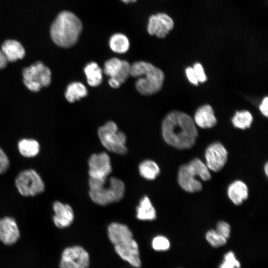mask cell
Returning a JSON list of instances; mask_svg holds the SVG:
<instances>
[{
	"label": "cell",
	"instance_id": "35",
	"mask_svg": "<svg viewBox=\"0 0 268 268\" xmlns=\"http://www.w3.org/2000/svg\"><path fill=\"white\" fill-rule=\"evenodd\" d=\"M186 73L188 80L192 84L198 85L199 84V81L195 75L193 67H188L186 69Z\"/></svg>",
	"mask_w": 268,
	"mask_h": 268
},
{
	"label": "cell",
	"instance_id": "19",
	"mask_svg": "<svg viewBox=\"0 0 268 268\" xmlns=\"http://www.w3.org/2000/svg\"><path fill=\"white\" fill-rule=\"evenodd\" d=\"M194 122L203 129L210 128L215 126L216 119L211 107L205 105L200 107L195 114Z\"/></svg>",
	"mask_w": 268,
	"mask_h": 268
},
{
	"label": "cell",
	"instance_id": "1",
	"mask_svg": "<svg viewBox=\"0 0 268 268\" xmlns=\"http://www.w3.org/2000/svg\"><path fill=\"white\" fill-rule=\"evenodd\" d=\"M162 133L167 144L179 149L193 147L198 136L194 121L188 115L179 111L171 112L164 118Z\"/></svg>",
	"mask_w": 268,
	"mask_h": 268
},
{
	"label": "cell",
	"instance_id": "7",
	"mask_svg": "<svg viewBox=\"0 0 268 268\" xmlns=\"http://www.w3.org/2000/svg\"><path fill=\"white\" fill-rule=\"evenodd\" d=\"M23 82L29 90L37 92L51 83V72L41 62H37L23 70Z\"/></svg>",
	"mask_w": 268,
	"mask_h": 268
},
{
	"label": "cell",
	"instance_id": "39",
	"mask_svg": "<svg viewBox=\"0 0 268 268\" xmlns=\"http://www.w3.org/2000/svg\"><path fill=\"white\" fill-rule=\"evenodd\" d=\"M121 0L122 2H123L124 3L128 4V3H129L135 2L137 0Z\"/></svg>",
	"mask_w": 268,
	"mask_h": 268
},
{
	"label": "cell",
	"instance_id": "10",
	"mask_svg": "<svg viewBox=\"0 0 268 268\" xmlns=\"http://www.w3.org/2000/svg\"><path fill=\"white\" fill-rule=\"evenodd\" d=\"M228 152L220 142L210 144L205 152V164L209 170L216 172L222 169L226 164Z\"/></svg>",
	"mask_w": 268,
	"mask_h": 268
},
{
	"label": "cell",
	"instance_id": "20",
	"mask_svg": "<svg viewBox=\"0 0 268 268\" xmlns=\"http://www.w3.org/2000/svg\"><path fill=\"white\" fill-rule=\"evenodd\" d=\"M1 50L6 57L8 62H15L22 59L25 56V50L17 41L7 40L1 46Z\"/></svg>",
	"mask_w": 268,
	"mask_h": 268
},
{
	"label": "cell",
	"instance_id": "34",
	"mask_svg": "<svg viewBox=\"0 0 268 268\" xmlns=\"http://www.w3.org/2000/svg\"><path fill=\"white\" fill-rule=\"evenodd\" d=\"M193 68L199 82H204L206 80V75L201 64L195 63Z\"/></svg>",
	"mask_w": 268,
	"mask_h": 268
},
{
	"label": "cell",
	"instance_id": "2",
	"mask_svg": "<svg viewBox=\"0 0 268 268\" xmlns=\"http://www.w3.org/2000/svg\"><path fill=\"white\" fill-rule=\"evenodd\" d=\"M82 29L81 21L74 13L63 11L52 23L50 34L56 45L63 48H70L77 43Z\"/></svg>",
	"mask_w": 268,
	"mask_h": 268
},
{
	"label": "cell",
	"instance_id": "21",
	"mask_svg": "<svg viewBox=\"0 0 268 268\" xmlns=\"http://www.w3.org/2000/svg\"><path fill=\"white\" fill-rule=\"evenodd\" d=\"M136 216L138 219L151 221L156 217V212L150 199L144 196L141 199L136 209Z\"/></svg>",
	"mask_w": 268,
	"mask_h": 268
},
{
	"label": "cell",
	"instance_id": "14",
	"mask_svg": "<svg viewBox=\"0 0 268 268\" xmlns=\"http://www.w3.org/2000/svg\"><path fill=\"white\" fill-rule=\"evenodd\" d=\"M20 238V231L14 218L5 216L0 218V241L6 245L15 243Z\"/></svg>",
	"mask_w": 268,
	"mask_h": 268
},
{
	"label": "cell",
	"instance_id": "23",
	"mask_svg": "<svg viewBox=\"0 0 268 268\" xmlns=\"http://www.w3.org/2000/svg\"><path fill=\"white\" fill-rule=\"evenodd\" d=\"M39 142L33 139L24 138L18 143V149L20 154L25 158H33L40 152Z\"/></svg>",
	"mask_w": 268,
	"mask_h": 268
},
{
	"label": "cell",
	"instance_id": "36",
	"mask_svg": "<svg viewBox=\"0 0 268 268\" xmlns=\"http://www.w3.org/2000/svg\"><path fill=\"white\" fill-rule=\"evenodd\" d=\"M268 98L267 97L264 98L260 106V110L262 113L265 116H268Z\"/></svg>",
	"mask_w": 268,
	"mask_h": 268
},
{
	"label": "cell",
	"instance_id": "5",
	"mask_svg": "<svg viewBox=\"0 0 268 268\" xmlns=\"http://www.w3.org/2000/svg\"><path fill=\"white\" fill-rule=\"evenodd\" d=\"M98 134L102 144L108 150L119 154H124L127 152L126 135L119 131L117 125L114 122L108 121L100 127Z\"/></svg>",
	"mask_w": 268,
	"mask_h": 268
},
{
	"label": "cell",
	"instance_id": "12",
	"mask_svg": "<svg viewBox=\"0 0 268 268\" xmlns=\"http://www.w3.org/2000/svg\"><path fill=\"white\" fill-rule=\"evenodd\" d=\"M131 65L125 60L113 58L104 64L103 71L110 78L124 83L130 75Z\"/></svg>",
	"mask_w": 268,
	"mask_h": 268
},
{
	"label": "cell",
	"instance_id": "27",
	"mask_svg": "<svg viewBox=\"0 0 268 268\" xmlns=\"http://www.w3.org/2000/svg\"><path fill=\"white\" fill-rule=\"evenodd\" d=\"M188 164L202 180L207 181L210 179L211 175L209 169L206 164L200 159L195 158Z\"/></svg>",
	"mask_w": 268,
	"mask_h": 268
},
{
	"label": "cell",
	"instance_id": "38",
	"mask_svg": "<svg viewBox=\"0 0 268 268\" xmlns=\"http://www.w3.org/2000/svg\"><path fill=\"white\" fill-rule=\"evenodd\" d=\"M108 83L113 88H119L121 85L117 80L111 78L108 80Z\"/></svg>",
	"mask_w": 268,
	"mask_h": 268
},
{
	"label": "cell",
	"instance_id": "15",
	"mask_svg": "<svg viewBox=\"0 0 268 268\" xmlns=\"http://www.w3.org/2000/svg\"><path fill=\"white\" fill-rule=\"evenodd\" d=\"M52 208L54 212L52 220L57 228H65L73 222L74 213L69 204L57 201L53 202Z\"/></svg>",
	"mask_w": 268,
	"mask_h": 268
},
{
	"label": "cell",
	"instance_id": "26",
	"mask_svg": "<svg viewBox=\"0 0 268 268\" xmlns=\"http://www.w3.org/2000/svg\"><path fill=\"white\" fill-rule=\"evenodd\" d=\"M140 175L148 180L155 179L160 173V168L156 162L151 160L141 162L138 167Z\"/></svg>",
	"mask_w": 268,
	"mask_h": 268
},
{
	"label": "cell",
	"instance_id": "22",
	"mask_svg": "<svg viewBox=\"0 0 268 268\" xmlns=\"http://www.w3.org/2000/svg\"><path fill=\"white\" fill-rule=\"evenodd\" d=\"M84 72L89 85L96 87L102 81V70L98 64L92 62L88 63L84 68Z\"/></svg>",
	"mask_w": 268,
	"mask_h": 268
},
{
	"label": "cell",
	"instance_id": "29",
	"mask_svg": "<svg viewBox=\"0 0 268 268\" xmlns=\"http://www.w3.org/2000/svg\"><path fill=\"white\" fill-rule=\"evenodd\" d=\"M205 239L210 245L214 248L222 247L227 243V240L214 230L208 231L205 234Z\"/></svg>",
	"mask_w": 268,
	"mask_h": 268
},
{
	"label": "cell",
	"instance_id": "9",
	"mask_svg": "<svg viewBox=\"0 0 268 268\" xmlns=\"http://www.w3.org/2000/svg\"><path fill=\"white\" fill-rule=\"evenodd\" d=\"M89 178L104 179L108 177L112 169L111 160L105 152L94 153L91 155L88 162Z\"/></svg>",
	"mask_w": 268,
	"mask_h": 268
},
{
	"label": "cell",
	"instance_id": "11",
	"mask_svg": "<svg viewBox=\"0 0 268 268\" xmlns=\"http://www.w3.org/2000/svg\"><path fill=\"white\" fill-rule=\"evenodd\" d=\"M174 26V21L170 16L165 13H158L149 17L147 30L150 35L164 38L173 29Z\"/></svg>",
	"mask_w": 268,
	"mask_h": 268
},
{
	"label": "cell",
	"instance_id": "18",
	"mask_svg": "<svg viewBox=\"0 0 268 268\" xmlns=\"http://www.w3.org/2000/svg\"><path fill=\"white\" fill-rule=\"evenodd\" d=\"M227 195L234 204L237 205H240L248 197V187L242 181H235L228 186Z\"/></svg>",
	"mask_w": 268,
	"mask_h": 268
},
{
	"label": "cell",
	"instance_id": "24",
	"mask_svg": "<svg viewBox=\"0 0 268 268\" xmlns=\"http://www.w3.org/2000/svg\"><path fill=\"white\" fill-rule=\"evenodd\" d=\"M85 86L80 82H73L68 85L65 92V97L68 102L73 103L87 95Z\"/></svg>",
	"mask_w": 268,
	"mask_h": 268
},
{
	"label": "cell",
	"instance_id": "17",
	"mask_svg": "<svg viewBox=\"0 0 268 268\" xmlns=\"http://www.w3.org/2000/svg\"><path fill=\"white\" fill-rule=\"evenodd\" d=\"M108 235L114 245L133 238V233L129 227L117 222L112 223L108 226Z\"/></svg>",
	"mask_w": 268,
	"mask_h": 268
},
{
	"label": "cell",
	"instance_id": "6",
	"mask_svg": "<svg viewBox=\"0 0 268 268\" xmlns=\"http://www.w3.org/2000/svg\"><path fill=\"white\" fill-rule=\"evenodd\" d=\"M18 193L24 197H35L45 190V183L40 175L33 169L20 171L14 180Z\"/></svg>",
	"mask_w": 268,
	"mask_h": 268
},
{
	"label": "cell",
	"instance_id": "3",
	"mask_svg": "<svg viewBox=\"0 0 268 268\" xmlns=\"http://www.w3.org/2000/svg\"><path fill=\"white\" fill-rule=\"evenodd\" d=\"M130 75L137 78L135 86L143 95H150L158 92L164 79V73L160 69L144 61L131 65Z\"/></svg>",
	"mask_w": 268,
	"mask_h": 268
},
{
	"label": "cell",
	"instance_id": "31",
	"mask_svg": "<svg viewBox=\"0 0 268 268\" xmlns=\"http://www.w3.org/2000/svg\"><path fill=\"white\" fill-rule=\"evenodd\" d=\"M152 246L154 250L163 251L168 250L170 246L169 240L164 236H157L152 241Z\"/></svg>",
	"mask_w": 268,
	"mask_h": 268
},
{
	"label": "cell",
	"instance_id": "25",
	"mask_svg": "<svg viewBox=\"0 0 268 268\" xmlns=\"http://www.w3.org/2000/svg\"><path fill=\"white\" fill-rule=\"evenodd\" d=\"M109 44L112 51L118 54H124L130 48L128 38L122 33L113 35L109 39Z\"/></svg>",
	"mask_w": 268,
	"mask_h": 268
},
{
	"label": "cell",
	"instance_id": "4",
	"mask_svg": "<svg viewBox=\"0 0 268 268\" xmlns=\"http://www.w3.org/2000/svg\"><path fill=\"white\" fill-rule=\"evenodd\" d=\"M89 194L92 201L101 205H106L120 201L124 197V182L114 177L104 179L89 178Z\"/></svg>",
	"mask_w": 268,
	"mask_h": 268
},
{
	"label": "cell",
	"instance_id": "30",
	"mask_svg": "<svg viewBox=\"0 0 268 268\" xmlns=\"http://www.w3.org/2000/svg\"><path fill=\"white\" fill-rule=\"evenodd\" d=\"M224 260L218 268H240L241 264L236 259L232 251H229L224 255Z\"/></svg>",
	"mask_w": 268,
	"mask_h": 268
},
{
	"label": "cell",
	"instance_id": "33",
	"mask_svg": "<svg viewBox=\"0 0 268 268\" xmlns=\"http://www.w3.org/2000/svg\"><path fill=\"white\" fill-rule=\"evenodd\" d=\"M9 167V159L5 152L0 147V174H5Z\"/></svg>",
	"mask_w": 268,
	"mask_h": 268
},
{
	"label": "cell",
	"instance_id": "16",
	"mask_svg": "<svg viewBox=\"0 0 268 268\" xmlns=\"http://www.w3.org/2000/svg\"><path fill=\"white\" fill-rule=\"evenodd\" d=\"M198 176L188 164L180 166L178 174V181L180 187L190 193L199 192L202 189V184L197 179Z\"/></svg>",
	"mask_w": 268,
	"mask_h": 268
},
{
	"label": "cell",
	"instance_id": "37",
	"mask_svg": "<svg viewBox=\"0 0 268 268\" xmlns=\"http://www.w3.org/2000/svg\"><path fill=\"white\" fill-rule=\"evenodd\" d=\"M8 63V61L1 50H0V69L4 68Z\"/></svg>",
	"mask_w": 268,
	"mask_h": 268
},
{
	"label": "cell",
	"instance_id": "32",
	"mask_svg": "<svg viewBox=\"0 0 268 268\" xmlns=\"http://www.w3.org/2000/svg\"><path fill=\"white\" fill-rule=\"evenodd\" d=\"M215 231L227 240L229 239L230 235V226L227 222L224 221H220L216 224Z\"/></svg>",
	"mask_w": 268,
	"mask_h": 268
},
{
	"label": "cell",
	"instance_id": "8",
	"mask_svg": "<svg viewBox=\"0 0 268 268\" xmlns=\"http://www.w3.org/2000/svg\"><path fill=\"white\" fill-rule=\"evenodd\" d=\"M89 257L81 247L73 246L66 248L62 254L60 268H88Z\"/></svg>",
	"mask_w": 268,
	"mask_h": 268
},
{
	"label": "cell",
	"instance_id": "40",
	"mask_svg": "<svg viewBox=\"0 0 268 268\" xmlns=\"http://www.w3.org/2000/svg\"><path fill=\"white\" fill-rule=\"evenodd\" d=\"M264 170H265V173L266 174L267 176H268V162H267L264 166Z\"/></svg>",
	"mask_w": 268,
	"mask_h": 268
},
{
	"label": "cell",
	"instance_id": "28",
	"mask_svg": "<svg viewBox=\"0 0 268 268\" xmlns=\"http://www.w3.org/2000/svg\"><path fill=\"white\" fill-rule=\"evenodd\" d=\"M232 121L236 128L244 130L250 127L253 121V117L249 111H239L236 113Z\"/></svg>",
	"mask_w": 268,
	"mask_h": 268
},
{
	"label": "cell",
	"instance_id": "13",
	"mask_svg": "<svg viewBox=\"0 0 268 268\" xmlns=\"http://www.w3.org/2000/svg\"><path fill=\"white\" fill-rule=\"evenodd\" d=\"M114 246L116 253L122 259L135 268L140 267L138 246L133 238L119 243Z\"/></svg>",
	"mask_w": 268,
	"mask_h": 268
}]
</instances>
